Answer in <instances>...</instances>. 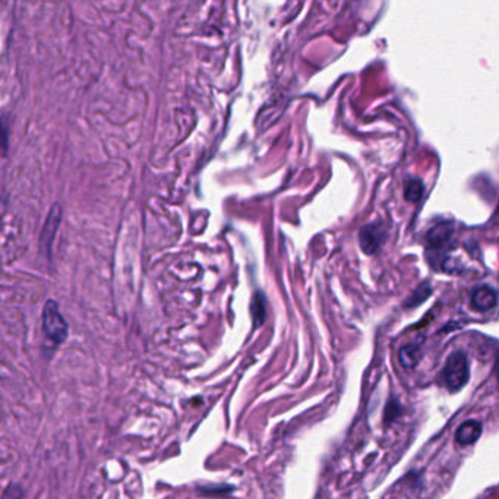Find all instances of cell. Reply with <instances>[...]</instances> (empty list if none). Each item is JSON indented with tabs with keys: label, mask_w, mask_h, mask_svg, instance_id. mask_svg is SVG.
Listing matches in <instances>:
<instances>
[{
	"label": "cell",
	"mask_w": 499,
	"mask_h": 499,
	"mask_svg": "<svg viewBox=\"0 0 499 499\" xmlns=\"http://www.w3.org/2000/svg\"><path fill=\"white\" fill-rule=\"evenodd\" d=\"M442 378H444L445 387L451 392L460 391L464 385L469 382L470 366H469L467 355L464 353V351L457 350L450 355V357L447 359L445 366H444Z\"/></svg>",
	"instance_id": "1"
},
{
	"label": "cell",
	"mask_w": 499,
	"mask_h": 499,
	"mask_svg": "<svg viewBox=\"0 0 499 499\" xmlns=\"http://www.w3.org/2000/svg\"><path fill=\"white\" fill-rule=\"evenodd\" d=\"M43 333L45 338L54 346H60L67 338V322L59 311V306L54 300H49L44 304L43 311Z\"/></svg>",
	"instance_id": "2"
},
{
	"label": "cell",
	"mask_w": 499,
	"mask_h": 499,
	"mask_svg": "<svg viewBox=\"0 0 499 499\" xmlns=\"http://www.w3.org/2000/svg\"><path fill=\"white\" fill-rule=\"evenodd\" d=\"M385 237H387V233H385L382 224L373 223L365 225L359 233V242L362 251L368 255L375 254L379 246L384 243Z\"/></svg>",
	"instance_id": "3"
},
{
	"label": "cell",
	"mask_w": 499,
	"mask_h": 499,
	"mask_svg": "<svg viewBox=\"0 0 499 499\" xmlns=\"http://www.w3.org/2000/svg\"><path fill=\"white\" fill-rule=\"evenodd\" d=\"M62 207L59 203H54L52 207L47 220H45V224L41 230V236H40V246L41 251H44L47 255H50V249L53 245V241L56 237V233L59 230V225L62 221Z\"/></svg>",
	"instance_id": "4"
},
{
	"label": "cell",
	"mask_w": 499,
	"mask_h": 499,
	"mask_svg": "<svg viewBox=\"0 0 499 499\" xmlns=\"http://www.w3.org/2000/svg\"><path fill=\"white\" fill-rule=\"evenodd\" d=\"M496 291L491 286H480L472 294V308L479 312H487L496 306Z\"/></svg>",
	"instance_id": "5"
},
{
	"label": "cell",
	"mask_w": 499,
	"mask_h": 499,
	"mask_svg": "<svg viewBox=\"0 0 499 499\" xmlns=\"http://www.w3.org/2000/svg\"><path fill=\"white\" fill-rule=\"evenodd\" d=\"M482 435V423L470 419L460 425L456 432V441L460 445H472Z\"/></svg>",
	"instance_id": "6"
},
{
	"label": "cell",
	"mask_w": 499,
	"mask_h": 499,
	"mask_svg": "<svg viewBox=\"0 0 499 499\" xmlns=\"http://www.w3.org/2000/svg\"><path fill=\"white\" fill-rule=\"evenodd\" d=\"M451 234H452V225L451 224H448V223L438 224L428 234L429 245L432 247H441L442 245L447 243L451 239Z\"/></svg>",
	"instance_id": "7"
},
{
	"label": "cell",
	"mask_w": 499,
	"mask_h": 499,
	"mask_svg": "<svg viewBox=\"0 0 499 499\" xmlns=\"http://www.w3.org/2000/svg\"><path fill=\"white\" fill-rule=\"evenodd\" d=\"M422 359V351L419 344H408L400 350V362L407 369H413Z\"/></svg>",
	"instance_id": "8"
},
{
	"label": "cell",
	"mask_w": 499,
	"mask_h": 499,
	"mask_svg": "<svg viewBox=\"0 0 499 499\" xmlns=\"http://www.w3.org/2000/svg\"><path fill=\"white\" fill-rule=\"evenodd\" d=\"M267 315V300L260 293H256L252 300V318L255 322V328H258L264 322Z\"/></svg>",
	"instance_id": "9"
},
{
	"label": "cell",
	"mask_w": 499,
	"mask_h": 499,
	"mask_svg": "<svg viewBox=\"0 0 499 499\" xmlns=\"http://www.w3.org/2000/svg\"><path fill=\"white\" fill-rule=\"evenodd\" d=\"M423 192H425V186H423L422 181L419 179H412L406 184L404 198L408 202H419V201H421V198L423 197Z\"/></svg>",
	"instance_id": "10"
},
{
	"label": "cell",
	"mask_w": 499,
	"mask_h": 499,
	"mask_svg": "<svg viewBox=\"0 0 499 499\" xmlns=\"http://www.w3.org/2000/svg\"><path fill=\"white\" fill-rule=\"evenodd\" d=\"M430 291H432V287H430L429 282H422L419 289L412 294V298L407 300L406 306L407 308H414V306L423 303L430 296Z\"/></svg>",
	"instance_id": "11"
},
{
	"label": "cell",
	"mask_w": 499,
	"mask_h": 499,
	"mask_svg": "<svg viewBox=\"0 0 499 499\" xmlns=\"http://www.w3.org/2000/svg\"><path fill=\"white\" fill-rule=\"evenodd\" d=\"M22 496H24V489H22L21 485L12 483L6 487L3 496L0 499H22Z\"/></svg>",
	"instance_id": "12"
},
{
	"label": "cell",
	"mask_w": 499,
	"mask_h": 499,
	"mask_svg": "<svg viewBox=\"0 0 499 499\" xmlns=\"http://www.w3.org/2000/svg\"><path fill=\"white\" fill-rule=\"evenodd\" d=\"M8 129H9V126L8 124H5V119H0V150H2V144H3V150H6Z\"/></svg>",
	"instance_id": "13"
}]
</instances>
